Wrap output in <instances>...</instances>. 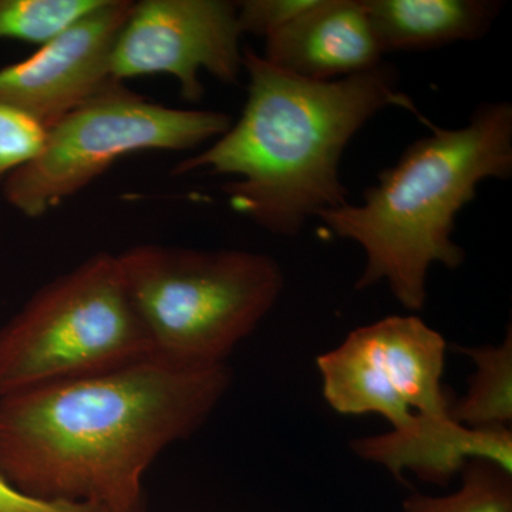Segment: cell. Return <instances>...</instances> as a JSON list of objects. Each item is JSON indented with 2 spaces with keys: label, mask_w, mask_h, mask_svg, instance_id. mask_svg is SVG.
Masks as SVG:
<instances>
[{
  "label": "cell",
  "mask_w": 512,
  "mask_h": 512,
  "mask_svg": "<svg viewBox=\"0 0 512 512\" xmlns=\"http://www.w3.org/2000/svg\"><path fill=\"white\" fill-rule=\"evenodd\" d=\"M231 386L227 365L148 356L82 379L0 397V477L47 503L147 512L157 457L204 426Z\"/></svg>",
  "instance_id": "obj_1"
},
{
  "label": "cell",
  "mask_w": 512,
  "mask_h": 512,
  "mask_svg": "<svg viewBox=\"0 0 512 512\" xmlns=\"http://www.w3.org/2000/svg\"><path fill=\"white\" fill-rule=\"evenodd\" d=\"M248 99L241 119L174 175H231L222 185L232 210L279 237H295L322 212L348 204L340 160L367 121L396 106L413 109L386 64L332 82L282 72L244 49Z\"/></svg>",
  "instance_id": "obj_2"
},
{
  "label": "cell",
  "mask_w": 512,
  "mask_h": 512,
  "mask_svg": "<svg viewBox=\"0 0 512 512\" xmlns=\"http://www.w3.org/2000/svg\"><path fill=\"white\" fill-rule=\"evenodd\" d=\"M414 141L396 164L367 188L363 202L322 212L319 220L339 238L363 248V289L386 282L404 308L427 301L431 266L463 265L466 252L453 239L456 218L485 180L512 175V106L485 103L467 126L440 128Z\"/></svg>",
  "instance_id": "obj_3"
},
{
  "label": "cell",
  "mask_w": 512,
  "mask_h": 512,
  "mask_svg": "<svg viewBox=\"0 0 512 512\" xmlns=\"http://www.w3.org/2000/svg\"><path fill=\"white\" fill-rule=\"evenodd\" d=\"M447 343L416 315L389 316L350 332L316 359L326 403L339 414H379L392 430L352 441V450L394 477L413 471L447 484L471 460L512 473V431L454 421L443 372Z\"/></svg>",
  "instance_id": "obj_4"
},
{
  "label": "cell",
  "mask_w": 512,
  "mask_h": 512,
  "mask_svg": "<svg viewBox=\"0 0 512 512\" xmlns=\"http://www.w3.org/2000/svg\"><path fill=\"white\" fill-rule=\"evenodd\" d=\"M117 258L151 356L171 365H225L284 291L281 266L256 252L143 244Z\"/></svg>",
  "instance_id": "obj_5"
},
{
  "label": "cell",
  "mask_w": 512,
  "mask_h": 512,
  "mask_svg": "<svg viewBox=\"0 0 512 512\" xmlns=\"http://www.w3.org/2000/svg\"><path fill=\"white\" fill-rule=\"evenodd\" d=\"M151 356L119 258L100 252L40 288L0 328V397Z\"/></svg>",
  "instance_id": "obj_6"
},
{
  "label": "cell",
  "mask_w": 512,
  "mask_h": 512,
  "mask_svg": "<svg viewBox=\"0 0 512 512\" xmlns=\"http://www.w3.org/2000/svg\"><path fill=\"white\" fill-rule=\"evenodd\" d=\"M231 126V117L221 111L173 109L121 87L50 127L42 153L5 177L3 195L25 217H43L121 157L192 150Z\"/></svg>",
  "instance_id": "obj_7"
},
{
  "label": "cell",
  "mask_w": 512,
  "mask_h": 512,
  "mask_svg": "<svg viewBox=\"0 0 512 512\" xmlns=\"http://www.w3.org/2000/svg\"><path fill=\"white\" fill-rule=\"evenodd\" d=\"M237 3L227 0H141L134 3L111 55L117 82L168 74L187 101H200L201 72L237 84L244 69Z\"/></svg>",
  "instance_id": "obj_8"
},
{
  "label": "cell",
  "mask_w": 512,
  "mask_h": 512,
  "mask_svg": "<svg viewBox=\"0 0 512 512\" xmlns=\"http://www.w3.org/2000/svg\"><path fill=\"white\" fill-rule=\"evenodd\" d=\"M133 5L103 0L35 55L3 67L0 101L26 111L49 130L74 110L124 87L111 72V55Z\"/></svg>",
  "instance_id": "obj_9"
},
{
  "label": "cell",
  "mask_w": 512,
  "mask_h": 512,
  "mask_svg": "<svg viewBox=\"0 0 512 512\" xmlns=\"http://www.w3.org/2000/svg\"><path fill=\"white\" fill-rule=\"evenodd\" d=\"M265 40L266 62L311 82L345 79L382 64L365 0H316Z\"/></svg>",
  "instance_id": "obj_10"
},
{
  "label": "cell",
  "mask_w": 512,
  "mask_h": 512,
  "mask_svg": "<svg viewBox=\"0 0 512 512\" xmlns=\"http://www.w3.org/2000/svg\"><path fill=\"white\" fill-rule=\"evenodd\" d=\"M365 6L382 53L474 42L503 9L488 0H365Z\"/></svg>",
  "instance_id": "obj_11"
},
{
  "label": "cell",
  "mask_w": 512,
  "mask_h": 512,
  "mask_svg": "<svg viewBox=\"0 0 512 512\" xmlns=\"http://www.w3.org/2000/svg\"><path fill=\"white\" fill-rule=\"evenodd\" d=\"M476 365L467 393L451 406L456 423L471 430H511L512 333L508 326L503 343L457 348Z\"/></svg>",
  "instance_id": "obj_12"
},
{
  "label": "cell",
  "mask_w": 512,
  "mask_h": 512,
  "mask_svg": "<svg viewBox=\"0 0 512 512\" xmlns=\"http://www.w3.org/2000/svg\"><path fill=\"white\" fill-rule=\"evenodd\" d=\"M461 487L448 495L410 494L403 512H512V473L488 460L468 461Z\"/></svg>",
  "instance_id": "obj_13"
},
{
  "label": "cell",
  "mask_w": 512,
  "mask_h": 512,
  "mask_svg": "<svg viewBox=\"0 0 512 512\" xmlns=\"http://www.w3.org/2000/svg\"><path fill=\"white\" fill-rule=\"evenodd\" d=\"M103 0H0V39L35 43L55 40Z\"/></svg>",
  "instance_id": "obj_14"
},
{
  "label": "cell",
  "mask_w": 512,
  "mask_h": 512,
  "mask_svg": "<svg viewBox=\"0 0 512 512\" xmlns=\"http://www.w3.org/2000/svg\"><path fill=\"white\" fill-rule=\"evenodd\" d=\"M47 134L45 124L0 101V180L35 160L45 148Z\"/></svg>",
  "instance_id": "obj_15"
},
{
  "label": "cell",
  "mask_w": 512,
  "mask_h": 512,
  "mask_svg": "<svg viewBox=\"0 0 512 512\" xmlns=\"http://www.w3.org/2000/svg\"><path fill=\"white\" fill-rule=\"evenodd\" d=\"M316 0H245L238 2V22L242 35L268 37L291 23Z\"/></svg>",
  "instance_id": "obj_16"
},
{
  "label": "cell",
  "mask_w": 512,
  "mask_h": 512,
  "mask_svg": "<svg viewBox=\"0 0 512 512\" xmlns=\"http://www.w3.org/2000/svg\"><path fill=\"white\" fill-rule=\"evenodd\" d=\"M0 512H97L84 504L47 503L19 493L0 477Z\"/></svg>",
  "instance_id": "obj_17"
}]
</instances>
